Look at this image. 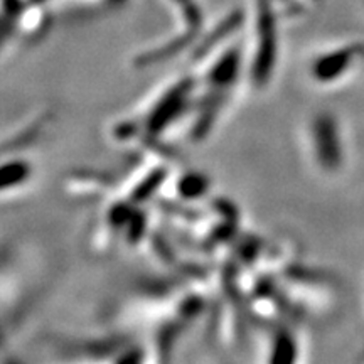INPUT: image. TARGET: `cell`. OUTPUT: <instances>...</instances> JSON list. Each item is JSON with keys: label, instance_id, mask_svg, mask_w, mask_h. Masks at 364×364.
Listing matches in <instances>:
<instances>
[{"label": "cell", "instance_id": "3", "mask_svg": "<svg viewBox=\"0 0 364 364\" xmlns=\"http://www.w3.org/2000/svg\"><path fill=\"white\" fill-rule=\"evenodd\" d=\"M284 2V9L292 16H299L297 12H306L311 9L314 0H273V4Z\"/></svg>", "mask_w": 364, "mask_h": 364}, {"label": "cell", "instance_id": "2", "mask_svg": "<svg viewBox=\"0 0 364 364\" xmlns=\"http://www.w3.org/2000/svg\"><path fill=\"white\" fill-rule=\"evenodd\" d=\"M364 58L363 44H346L326 49L309 59L307 73L314 83L329 86L343 80Z\"/></svg>", "mask_w": 364, "mask_h": 364}, {"label": "cell", "instance_id": "1", "mask_svg": "<svg viewBox=\"0 0 364 364\" xmlns=\"http://www.w3.org/2000/svg\"><path fill=\"white\" fill-rule=\"evenodd\" d=\"M279 24L277 7L272 0H257L255 4V22L252 53L248 61L250 83L255 88H267L279 61Z\"/></svg>", "mask_w": 364, "mask_h": 364}]
</instances>
